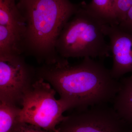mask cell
<instances>
[{
	"mask_svg": "<svg viewBox=\"0 0 132 132\" xmlns=\"http://www.w3.org/2000/svg\"><path fill=\"white\" fill-rule=\"evenodd\" d=\"M126 125L113 107L104 104L65 116L57 129L60 132H126Z\"/></svg>",
	"mask_w": 132,
	"mask_h": 132,
	"instance_id": "cell-6",
	"label": "cell"
},
{
	"mask_svg": "<svg viewBox=\"0 0 132 132\" xmlns=\"http://www.w3.org/2000/svg\"><path fill=\"white\" fill-rule=\"evenodd\" d=\"M21 109L15 104L0 102V132H13L20 122Z\"/></svg>",
	"mask_w": 132,
	"mask_h": 132,
	"instance_id": "cell-11",
	"label": "cell"
},
{
	"mask_svg": "<svg viewBox=\"0 0 132 132\" xmlns=\"http://www.w3.org/2000/svg\"><path fill=\"white\" fill-rule=\"evenodd\" d=\"M56 93L48 82L39 78L22 99L20 121L55 131L65 118L63 113L72 109L67 102L57 100Z\"/></svg>",
	"mask_w": 132,
	"mask_h": 132,
	"instance_id": "cell-4",
	"label": "cell"
},
{
	"mask_svg": "<svg viewBox=\"0 0 132 132\" xmlns=\"http://www.w3.org/2000/svg\"><path fill=\"white\" fill-rule=\"evenodd\" d=\"M116 0H92L88 10L105 24H118L114 12Z\"/></svg>",
	"mask_w": 132,
	"mask_h": 132,
	"instance_id": "cell-10",
	"label": "cell"
},
{
	"mask_svg": "<svg viewBox=\"0 0 132 132\" xmlns=\"http://www.w3.org/2000/svg\"><path fill=\"white\" fill-rule=\"evenodd\" d=\"M36 69L39 79L48 82L60 99L78 110L113 102L120 90V82L113 77L111 70L90 57L75 65L63 58Z\"/></svg>",
	"mask_w": 132,
	"mask_h": 132,
	"instance_id": "cell-1",
	"label": "cell"
},
{
	"mask_svg": "<svg viewBox=\"0 0 132 132\" xmlns=\"http://www.w3.org/2000/svg\"><path fill=\"white\" fill-rule=\"evenodd\" d=\"M126 132H132V127L131 129H130V130H127Z\"/></svg>",
	"mask_w": 132,
	"mask_h": 132,
	"instance_id": "cell-15",
	"label": "cell"
},
{
	"mask_svg": "<svg viewBox=\"0 0 132 132\" xmlns=\"http://www.w3.org/2000/svg\"><path fill=\"white\" fill-rule=\"evenodd\" d=\"M132 6V0H116L114 12L118 24L125 19L128 11Z\"/></svg>",
	"mask_w": 132,
	"mask_h": 132,
	"instance_id": "cell-12",
	"label": "cell"
},
{
	"mask_svg": "<svg viewBox=\"0 0 132 132\" xmlns=\"http://www.w3.org/2000/svg\"><path fill=\"white\" fill-rule=\"evenodd\" d=\"M104 31L109 39L112 57V76L119 80L131 73L132 77V27L122 23L104 24Z\"/></svg>",
	"mask_w": 132,
	"mask_h": 132,
	"instance_id": "cell-8",
	"label": "cell"
},
{
	"mask_svg": "<svg viewBox=\"0 0 132 132\" xmlns=\"http://www.w3.org/2000/svg\"><path fill=\"white\" fill-rule=\"evenodd\" d=\"M104 24L82 3L59 35L56 45L58 54L67 59L109 57L111 52L105 39Z\"/></svg>",
	"mask_w": 132,
	"mask_h": 132,
	"instance_id": "cell-3",
	"label": "cell"
},
{
	"mask_svg": "<svg viewBox=\"0 0 132 132\" xmlns=\"http://www.w3.org/2000/svg\"><path fill=\"white\" fill-rule=\"evenodd\" d=\"M56 132H59V131H58V130H57V129H56Z\"/></svg>",
	"mask_w": 132,
	"mask_h": 132,
	"instance_id": "cell-16",
	"label": "cell"
},
{
	"mask_svg": "<svg viewBox=\"0 0 132 132\" xmlns=\"http://www.w3.org/2000/svg\"><path fill=\"white\" fill-rule=\"evenodd\" d=\"M17 6L26 24L24 54L39 64H50L62 58L56 43L65 24L80 5L69 0H17Z\"/></svg>",
	"mask_w": 132,
	"mask_h": 132,
	"instance_id": "cell-2",
	"label": "cell"
},
{
	"mask_svg": "<svg viewBox=\"0 0 132 132\" xmlns=\"http://www.w3.org/2000/svg\"><path fill=\"white\" fill-rule=\"evenodd\" d=\"M120 23L132 27V6L128 11L125 19Z\"/></svg>",
	"mask_w": 132,
	"mask_h": 132,
	"instance_id": "cell-14",
	"label": "cell"
},
{
	"mask_svg": "<svg viewBox=\"0 0 132 132\" xmlns=\"http://www.w3.org/2000/svg\"><path fill=\"white\" fill-rule=\"evenodd\" d=\"M36 68L22 55H0V101L17 105L38 79Z\"/></svg>",
	"mask_w": 132,
	"mask_h": 132,
	"instance_id": "cell-5",
	"label": "cell"
},
{
	"mask_svg": "<svg viewBox=\"0 0 132 132\" xmlns=\"http://www.w3.org/2000/svg\"><path fill=\"white\" fill-rule=\"evenodd\" d=\"M17 0H0V55L24 54L26 24Z\"/></svg>",
	"mask_w": 132,
	"mask_h": 132,
	"instance_id": "cell-7",
	"label": "cell"
},
{
	"mask_svg": "<svg viewBox=\"0 0 132 132\" xmlns=\"http://www.w3.org/2000/svg\"><path fill=\"white\" fill-rule=\"evenodd\" d=\"M120 90L113 103V107L126 124L132 127V77L121 80Z\"/></svg>",
	"mask_w": 132,
	"mask_h": 132,
	"instance_id": "cell-9",
	"label": "cell"
},
{
	"mask_svg": "<svg viewBox=\"0 0 132 132\" xmlns=\"http://www.w3.org/2000/svg\"><path fill=\"white\" fill-rule=\"evenodd\" d=\"M55 131L44 130L34 125L20 121L13 132H56Z\"/></svg>",
	"mask_w": 132,
	"mask_h": 132,
	"instance_id": "cell-13",
	"label": "cell"
}]
</instances>
